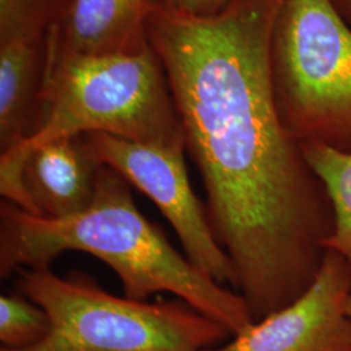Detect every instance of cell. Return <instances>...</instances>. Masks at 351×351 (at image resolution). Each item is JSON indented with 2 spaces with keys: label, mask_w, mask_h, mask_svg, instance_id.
I'll return each mask as SVG.
<instances>
[{
  "label": "cell",
  "mask_w": 351,
  "mask_h": 351,
  "mask_svg": "<svg viewBox=\"0 0 351 351\" xmlns=\"http://www.w3.org/2000/svg\"><path fill=\"white\" fill-rule=\"evenodd\" d=\"M281 4L229 0L206 16L160 5L147 25L213 233L255 322L311 285L333 228L326 189L277 110L271 43Z\"/></svg>",
  "instance_id": "1"
},
{
  "label": "cell",
  "mask_w": 351,
  "mask_h": 351,
  "mask_svg": "<svg viewBox=\"0 0 351 351\" xmlns=\"http://www.w3.org/2000/svg\"><path fill=\"white\" fill-rule=\"evenodd\" d=\"M66 251L91 254L111 267L128 298L147 301L152 294L172 293L226 326L232 337L255 323L239 291L204 275L176 250L160 228L139 213L132 185L106 164L94 199L73 216L42 217L1 199V278L21 269L50 268Z\"/></svg>",
  "instance_id": "2"
},
{
  "label": "cell",
  "mask_w": 351,
  "mask_h": 351,
  "mask_svg": "<svg viewBox=\"0 0 351 351\" xmlns=\"http://www.w3.org/2000/svg\"><path fill=\"white\" fill-rule=\"evenodd\" d=\"M47 63L42 121L20 147L0 155L3 199L25 206L21 175L26 155L63 136L106 133L164 147H185L175 101L150 43L137 52L81 55L46 36Z\"/></svg>",
  "instance_id": "3"
},
{
  "label": "cell",
  "mask_w": 351,
  "mask_h": 351,
  "mask_svg": "<svg viewBox=\"0 0 351 351\" xmlns=\"http://www.w3.org/2000/svg\"><path fill=\"white\" fill-rule=\"evenodd\" d=\"M16 275L17 291L49 315L50 335L29 349L0 351H206L232 339L226 326L180 298L116 297L81 272Z\"/></svg>",
  "instance_id": "4"
},
{
  "label": "cell",
  "mask_w": 351,
  "mask_h": 351,
  "mask_svg": "<svg viewBox=\"0 0 351 351\" xmlns=\"http://www.w3.org/2000/svg\"><path fill=\"white\" fill-rule=\"evenodd\" d=\"M271 71L291 138L351 152V26L332 0H282Z\"/></svg>",
  "instance_id": "5"
},
{
  "label": "cell",
  "mask_w": 351,
  "mask_h": 351,
  "mask_svg": "<svg viewBox=\"0 0 351 351\" xmlns=\"http://www.w3.org/2000/svg\"><path fill=\"white\" fill-rule=\"evenodd\" d=\"M101 162L145 193L181 241L189 261L216 282L234 285V269L213 233L207 207L189 181L185 147H164L106 133L86 134Z\"/></svg>",
  "instance_id": "6"
},
{
  "label": "cell",
  "mask_w": 351,
  "mask_h": 351,
  "mask_svg": "<svg viewBox=\"0 0 351 351\" xmlns=\"http://www.w3.org/2000/svg\"><path fill=\"white\" fill-rule=\"evenodd\" d=\"M351 268L326 250L311 285L295 301L206 351H349Z\"/></svg>",
  "instance_id": "7"
},
{
  "label": "cell",
  "mask_w": 351,
  "mask_h": 351,
  "mask_svg": "<svg viewBox=\"0 0 351 351\" xmlns=\"http://www.w3.org/2000/svg\"><path fill=\"white\" fill-rule=\"evenodd\" d=\"M103 165L86 134L39 145L26 155L21 175L27 213L64 219L84 211L94 199Z\"/></svg>",
  "instance_id": "8"
},
{
  "label": "cell",
  "mask_w": 351,
  "mask_h": 351,
  "mask_svg": "<svg viewBox=\"0 0 351 351\" xmlns=\"http://www.w3.org/2000/svg\"><path fill=\"white\" fill-rule=\"evenodd\" d=\"M160 5V0H69L49 36L73 53L137 52L149 46L147 25Z\"/></svg>",
  "instance_id": "9"
},
{
  "label": "cell",
  "mask_w": 351,
  "mask_h": 351,
  "mask_svg": "<svg viewBox=\"0 0 351 351\" xmlns=\"http://www.w3.org/2000/svg\"><path fill=\"white\" fill-rule=\"evenodd\" d=\"M46 37L0 43V151L24 145L42 121Z\"/></svg>",
  "instance_id": "10"
},
{
  "label": "cell",
  "mask_w": 351,
  "mask_h": 351,
  "mask_svg": "<svg viewBox=\"0 0 351 351\" xmlns=\"http://www.w3.org/2000/svg\"><path fill=\"white\" fill-rule=\"evenodd\" d=\"M302 154L326 189L333 228L324 250L339 254L351 268V152L323 145H301Z\"/></svg>",
  "instance_id": "11"
},
{
  "label": "cell",
  "mask_w": 351,
  "mask_h": 351,
  "mask_svg": "<svg viewBox=\"0 0 351 351\" xmlns=\"http://www.w3.org/2000/svg\"><path fill=\"white\" fill-rule=\"evenodd\" d=\"M47 313L30 298L14 291L0 297V349L24 350L50 335Z\"/></svg>",
  "instance_id": "12"
},
{
  "label": "cell",
  "mask_w": 351,
  "mask_h": 351,
  "mask_svg": "<svg viewBox=\"0 0 351 351\" xmlns=\"http://www.w3.org/2000/svg\"><path fill=\"white\" fill-rule=\"evenodd\" d=\"M69 0H0V43L37 39L63 17Z\"/></svg>",
  "instance_id": "13"
},
{
  "label": "cell",
  "mask_w": 351,
  "mask_h": 351,
  "mask_svg": "<svg viewBox=\"0 0 351 351\" xmlns=\"http://www.w3.org/2000/svg\"><path fill=\"white\" fill-rule=\"evenodd\" d=\"M229 0H160L162 7L185 14L206 16L220 11Z\"/></svg>",
  "instance_id": "14"
},
{
  "label": "cell",
  "mask_w": 351,
  "mask_h": 351,
  "mask_svg": "<svg viewBox=\"0 0 351 351\" xmlns=\"http://www.w3.org/2000/svg\"><path fill=\"white\" fill-rule=\"evenodd\" d=\"M336 8L339 10L341 16L348 21L351 26V0H332Z\"/></svg>",
  "instance_id": "15"
},
{
  "label": "cell",
  "mask_w": 351,
  "mask_h": 351,
  "mask_svg": "<svg viewBox=\"0 0 351 351\" xmlns=\"http://www.w3.org/2000/svg\"><path fill=\"white\" fill-rule=\"evenodd\" d=\"M348 314H349V316H350V319H351V298H350V301H349V304H348ZM349 351H351V343H350V348H349Z\"/></svg>",
  "instance_id": "16"
}]
</instances>
